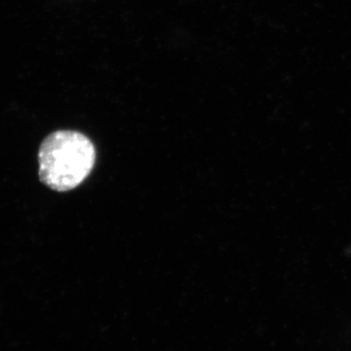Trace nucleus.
Wrapping results in <instances>:
<instances>
[{
  "label": "nucleus",
  "mask_w": 351,
  "mask_h": 351,
  "mask_svg": "<svg viewBox=\"0 0 351 351\" xmlns=\"http://www.w3.org/2000/svg\"><path fill=\"white\" fill-rule=\"evenodd\" d=\"M95 162V145L84 134L53 132L39 147L38 175L48 188L64 193L80 186L93 170Z\"/></svg>",
  "instance_id": "f257e3e1"
}]
</instances>
